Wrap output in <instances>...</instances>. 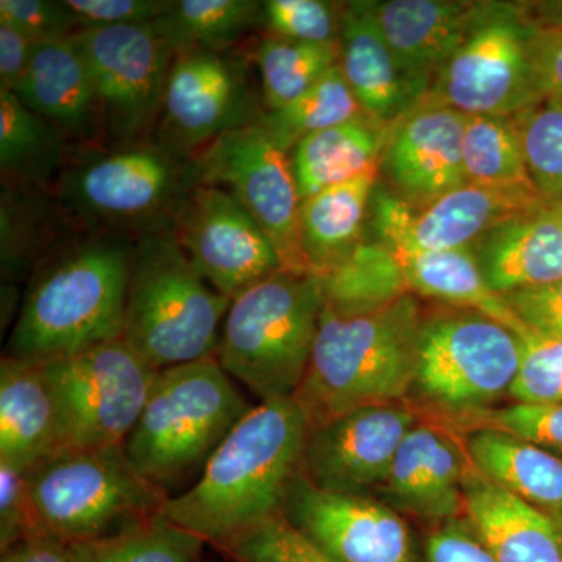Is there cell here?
<instances>
[{"instance_id":"cell-1","label":"cell","mask_w":562,"mask_h":562,"mask_svg":"<svg viewBox=\"0 0 562 562\" xmlns=\"http://www.w3.org/2000/svg\"><path fill=\"white\" fill-rule=\"evenodd\" d=\"M312 431L295 398L258 403L214 452L201 479L162 516L220 547L279 516Z\"/></svg>"},{"instance_id":"cell-2","label":"cell","mask_w":562,"mask_h":562,"mask_svg":"<svg viewBox=\"0 0 562 562\" xmlns=\"http://www.w3.org/2000/svg\"><path fill=\"white\" fill-rule=\"evenodd\" d=\"M135 241L77 233L33 271L3 357L47 364L122 339Z\"/></svg>"},{"instance_id":"cell-3","label":"cell","mask_w":562,"mask_h":562,"mask_svg":"<svg viewBox=\"0 0 562 562\" xmlns=\"http://www.w3.org/2000/svg\"><path fill=\"white\" fill-rule=\"evenodd\" d=\"M424 317L414 294L362 316L322 310L312 361L294 397L312 428L362 406L406 402Z\"/></svg>"},{"instance_id":"cell-4","label":"cell","mask_w":562,"mask_h":562,"mask_svg":"<svg viewBox=\"0 0 562 562\" xmlns=\"http://www.w3.org/2000/svg\"><path fill=\"white\" fill-rule=\"evenodd\" d=\"M198 184L194 157L150 138L77 151L52 192L77 233L138 241L172 231Z\"/></svg>"},{"instance_id":"cell-5","label":"cell","mask_w":562,"mask_h":562,"mask_svg":"<svg viewBox=\"0 0 562 562\" xmlns=\"http://www.w3.org/2000/svg\"><path fill=\"white\" fill-rule=\"evenodd\" d=\"M251 408L216 358L162 369L125 452L150 483L177 497L201 479L211 457Z\"/></svg>"},{"instance_id":"cell-6","label":"cell","mask_w":562,"mask_h":562,"mask_svg":"<svg viewBox=\"0 0 562 562\" xmlns=\"http://www.w3.org/2000/svg\"><path fill=\"white\" fill-rule=\"evenodd\" d=\"M522 353V335L487 314L453 306L425 314L406 403L462 435L509 397Z\"/></svg>"},{"instance_id":"cell-7","label":"cell","mask_w":562,"mask_h":562,"mask_svg":"<svg viewBox=\"0 0 562 562\" xmlns=\"http://www.w3.org/2000/svg\"><path fill=\"white\" fill-rule=\"evenodd\" d=\"M231 305L195 271L172 231L135 241L122 339L155 371L216 358Z\"/></svg>"},{"instance_id":"cell-8","label":"cell","mask_w":562,"mask_h":562,"mask_svg":"<svg viewBox=\"0 0 562 562\" xmlns=\"http://www.w3.org/2000/svg\"><path fill=\"white\" fill-rule=\"evenodd\" d=\"M322 310L316 276L273 273L233 299L216 360L260 402L294 398L312 361Z\"/></svg>"},{"instance_id":"cell-9","label":"cell","mask_w":562,"mask_h":562,"mask_svg":"<svg viewBox=\"0 0 562 562\" xmlns=\"http://www.w3.org/2000/svg\"><path fill=\"white\" fill-rule=\"evenodd\" d=\"M43 530L66 546L101 541L158 519L169 495L124 446L65 447L27 472Z\"/></svg>"},{"instance_id":"cell-10","label":"cell","mask_w":562,"mask_h":562,"mask_svg":"<svg viewBox=\"0 0 562 562\" xmlns=\"http://www.w3.org/2000/svg\"><path fill=\"white\" fill-rule=\"evenodd\" d=\"M535 31L527 7L486 2L471 35L436 74L424 101L462 114L502 117L541 102L531 55Z\"/></svg>"},{"instance_id":"cell-11","label":"cell","mask_w":562,"mask_h":562,"mask_svg":"<svg viewBox=\"0 0 562 562\" xmlns=\"http://www.w3.org/2000/svg\"><path fill=\"white\" fill-rule=\"evenodd\" d=\"M72 38L90 69L102 147L154 138L176 57L154 22L83 27Z\"/></svg>"},{"instance_id":"cell-12","label":"cell","mask_w":562,"mask_h":562,"mask_svg":"<svg viewBox=\"0 0 562 562\" xmlns=\"http://www.w3.org/2000/svg\"><path fill=\"white\" fill-rule=\"evenodd\" d=\"M63 442L76 449L124 446L158 371L124 339L99 344L43 364Z\"/></svg>"},{"instance_id":"cell-13","label":"cell","mask_w":562,"mask_h":562,"mask_svg":"<svg viewBox=\"0 0 562 562\" xmlns=\"http://www.w3.org/2000/svg\"><path fill=\"white\" fill-rule=\"evenodd\" d=\"M194 158L199 183L235 195L271 239L284 269L310 273L302 254V199L291 155L260 122L225 133Z\"/></svg>"},{"instance_id":"cell-14","label":"cell","mask_w":562,"mask_h":562,"mask_svg":"<svg viewBox=\"0 0 562 562\" xmlns=\"http://www.w3.org/2000/svg\"><path fill=\"white\" fill-rule=\"evenodd\" d=\"M281 516L335 562H424L406 517L372 495L321 490L299 473Z\"/></svg>"},{"instance_id":"cell-15","label":"cell","mask_w":562,"mask_h":562,"mask_svg":"<svg viewBox=\"0 0 562 562\" xmlns=\"http://www.w3.org/2000/svg\"><path fill=\"white\" fill-rule=\"evenodd\" d=\"M262 113L241 61L216 52H181L169 70L154 139L195 157L225 133L254 124Z\"/></svg>"},{"instance_id":"cell-16","label":"cell","mask_w":562,"mask_h":562,"mask_svg":"<svg viewBox=\"0 0 562 562\" xmlns=\"http://www.w3.org/2000/svg\"><path fill=\"white\" fill-rule=\"evenodd\" d=\"M195 271L228 299L286 271L279 251L231 192L199 183L172 227Z\"/></svg>"},{"instance_id":"cell-17","label":"cell","mask_w":562,"mask_h":562,"mask_svg":"<svg viewBox=\"0 0 562 562\" xmlns=\"http://www.w3.org/2000/svg\"><path fill=\"white\" fill-rule=\"evenodd\" d=\"M547 209L536 191L465 183L427 209L413 211L376 183L371 228L376 241L425 250L473 249L506 222Z\"/></svg>"},{"instance_id":"cell-18","label":"cell","mask_w":562,"mask_h":562,"mask_svg":"<svg viewBox=\"0 0 562 562\" xmlns=\"http://www.w3.org/2000/svg\"><path fill=\"white\" fill-rule=\"evenodd\" d=\"M420 420L406 402L362 406L333 417L310 431L301 473L321 490L373 497L403 439Z\"/></svg>"},{"instance_id":"cell-19","label":"cell","mask_w":562,"mask_h":562,"mask_svg":"<svg viewBox=\"0 0 562 562\" xmlns=\"http://www.w3.org/2000/svg\"><path fill=\"white\" fill-rule=\"evenodd\" d=\"M471 469L460 432L422 419L403 439L373 497L427 527L462 519L465 480Z\"/></svg>"},{"instance_id":"cell-20","label":"cell","mask_w":562,"mask_h":562,"mask_svg":"<svg viewBox=\"0 0 562 562\" xmlns=\"http://www.w3.org/2000/svg\"><path fill=\"white\" fill-rule=\"evenodd\" d=\"M462 132L464 114L425 101L392 125L380 165L392 194L420 211L464 187Z\"/></svg>"},{"instance_id":"cell-21","label":"cell","mask_w":562,"mask_h":562,"mask_svg":"<svg viewBox=\"0 0 562 562\" xmlns=\"http://www.w3.org/2000/svg\"><path fill=\"white\" fill-rule=\"evenodd\" d=\"M338 65L366 117L384 131L417 109L431 90L395 57L376 22L375 2L346 3Z\"/></svg>"},{"instance_id":"cell-22","label":"cell","mask_w":562,"mask_h":562,"mask_svg":"<svg viewBox=\"0 0 562 562\" xmlns=\"http://www.w3.org/2000/svg\"><path fill=\"white\" fill-rule=\"evenodd\" d=\"M16 95L54 124L77 151L102 147L90 69L72 36L33 46Z\"/></svg>"},{"instance_id":"cell-23","label":"cell","mask_w":562,"mask_h":562,"mask_svg":"<svg viewBox=\"0 0 562 562\" xmlns=\"http://www.w3.org/2000/svg\"><path fill=\"white\" fill-rule=\"evenodd\" d=\"M486 2L386 0L375 2L384 40L403 68L432 85L482 18Z\"/></svg>"},{"instance_id":"cell-24","label":"cell","mask_w":562,"mask_h":562,"mask_svg":"<svg viewBox=\"0 0 562 562\" xmlns=\"http://www.w3.org/2000/svg\"><path fill=\"white\" fill-rule=\"evenodd\" d=\"M464 519L497 562H562L558 524L473 465L465 480Z\"/></svg>"},{"instance_id":"cell-25","label":"cell","mask_w":562,"mask_h":562,"mask_svg":"<svg viewBox=\"0 0 562 562\" xmlns=\"http://www.w3.org/2000/svg\"><path fill=\"white\" fill-rule=\"evenodd\" d=\"M497 294L547 286L562 279V211L541 209L495 228L473 247Z\"/></svg>"},{"instance_id":"cell-26","label":"cell","mask_w":562,"mask_h":562,"mask_svg":"<svg viewBox=\"0 0 562 562\" xmlns=\"http://www.w3.org/2000/svg\"><path fill=\"white\" fill-rule=\"evenodd\" d=\"M65 449L60 417L43 366L0 361V462L31 472Z\"/></svg>"},{"instance_id":"cell-27","label":"cell","mask_w":562,"mask_h":562,"mask_svg":"<svg viewBox=\"0 0 562 562\" xmlns=\"http://www.w3.org/2000/svg\"><path fill=\"white\" fill-rule=\"evenodd\" d=\"M461 436L475 471L562 527V458L492 428Z\"/></svg>"},{"instance_id":"cell-28","label":"cell","mask_w":562,"mask_h":562,"mask_svg":"<svg viewBox=\"0 0 562 562\" xmlns=\"http://www.w3.org/2000/svg\"><path fill=\"white\" fill-rule=\"evenodd\" d=\"M401 261L409 292L453 308L475 310L524 335L528 330L503 295L492 291L473 249L425 250L384 244Z\"/></svg>"},{"instance_id":"cell-29","label":"cell","mask_w":562,"mask_h":562,"mask_svg":"<svg viewBox=\"0 0 562 562\" xmlns=\"http://www.w3.org/2000/svg\"><path fill=\"white\" fill-rule=\"evenodd\" d=\"M379 173H366L302 201L301 244L317 279L341 265L366 239Z\"/></svg>"},{"instance_id":"cell-30","label":"cell","mask_w":562,"mask_h":562,"mask_svg":"<svg viewBox=\"0 0 562 562\" xmlns=\"http://www.w3.org/2000/svg\"><path fill=\"white\" fill-rule=\"evenodd\" d=\"M386 133L361 117L302 139L290 154L302 201L366 173L380 172Z\"/></svg>"},{"instance_id":"cell-31","label":"cell","mask_w":562,"mask_h":562,"mask_svg":"<svg viewBox=\"0 0 562 562\" xmlns=\"http://www.w3.org/2000/svg\"><path fill=\"white\" fill-rule=\"evenodd\" d=\"M69 140L49 121L25 106L14 92L0 90L2 184L52 190L72 158Z\"/></svg>"},{"instance_id":"cell-32","label":"cell","mask_w":562,"mask_h":562,"mask_svg":"<svg viewBox=\"0 0 562 562\" xmlns=\"http://www.w3.org/2000/svg\"><path fill=\"white\" fill-rule=\"evenodd\" d=\"M76 232L66 220L52 190L2 184L0 238L3 279L33 273L47 257ZM77 235V232H76Z\"/></svg>"},{"instance_id":"cell-33","label":"cell","mask_w":562,"mask_h":562,"mask_svg":"<svg viewBox=\"0 0 562 562\" xmlns=\"http://www.w3.org/2000/svg\"><path fill=\"white\" fill-rule=\"evenodd\" d=\"M319 281L324 310L342 317L379 312L412 294L401 261L376 239L366 238Z\"/></svg>"},{"instance_id":"cell-34","label":"cell","mask_w":562,"mask_h":562,"mask_svg":"<svg viewBox=\"0 0 562 562\" xmlns=\"http://www.w3.org/2000/svg\"><path fill=\"white\" fill-rule=\"evenodd\" d=\"M260 22L262 2L255 0H177L154 25L176 55L227 54Z\"/></svg>"},{"instance_id":"cell-35","label":"cell","mask_w":562,"mask_h":562,"mask_svg":"<svg viewBox=\"0 0 562 562\" xmlns=\"http://www.w3.org/2000/svg\"><path fill=\"white\" fill-rule=\"evenodd\" d=\"M361 117H366L364 111L336 65L301 98L283 109L265 111L258 122L291 154L302 139Z\"/></svg>"},{"instance_id":"cell-36","label":"cell","mask_w":562,"mask_h":562,"mask_svg":"<svg viewBox=\"0 0 562 562\" xmlns=\"http://www.w3.org/2000/svg\"><path fill=\"white\" fill-rule=\"evenodd\" d=\"M462 168L471 184L535 191L513 117L464 114Z\"/></svg>"},{"instance_id":"cell-37","label":"cell","mask_w":562,"mask_h":562,"mask_svg":"<svg viewBox=\"0 0 562 562\" xmlns=\"http://www.w3.org/2000/svg\"><path fill=\"white\" fill-rule=\"evenodd\" d=\"M266 111L283 109L322 79L339 61V44L299 43L262 36L255 50Z\"/></svg>"},{"instance_id":"cell-38","label":"cell","mask_w":562,"mask_h":562,"mask_svg":"<svg viewBox=\"0 0 562 562\" xmlns=\"http://www.w3.org/2000/svg\"><path fill=\"white\" fill-rule=\"evenodd\" d=\"M206 542L165 516L101 541L70 543V562H201Z\"/></svg>"},{"instance_id":"cell-39","label":"cell","mask_w":562,"mask_h":562,"mask_svg":"<svg viewBox=\"0 0 562 562\" xmlns=\"http://www.w3.org/2000/svg\"><path fill=\"white\" fill-rule=\"evenodd\" d=\"M513 120L536 194L547 209L562 211V101L542 99Z\"/></svg>"},{"instance_id":"cell-40","label":"cell","mask_w":562,"mask_h":562,"mask_svg":"<svg viewBox=\"0 0 562 562\" xmlns=\"http://www.w3.org/2000/svg\"><path fill=\"white\" fill-rule=\"evenodd\" d=\"M346 3L327 0H266L262 21L269 33L299 43L339 44Z\"/></svg>"},{"instance_id":"cell-41","label":"cell","mask_w":562,"mask_h":562,"mask_svg":"<svg viewBox=\"0 0 562 562\" xmlns=\"http://www.w3.org/2000/svg\"><path fill=\"white\" fill-rule=\"evenodd\" d=\"M214 550L231 562H335L294 530L281 514Z\"/></svg>"},{"instance_id":"cell-42","label":"cell","mask_w":562,"mask_h":562,"mask_svg":"<svg viewBox=\"0 0 562 562\" xmlns=\"http://www.w3.org/2000/svg\"><path fill=\"white\" fill-rule=\"evenodd\" d=\"M524 353L509 398L517 403L562 405V339L527 330Z\"/></svg>"},{"instance_id":"cell-43","label":"cell","mask_w":562,"mask_h":562,"mask_svg":"<svg viewBox=\"0 0 562 562\" xmlns=\"http://www.w3.org/2000/svg\"><path fill=\"white\" fill-rule=\"evenodd\" d=\"M475 428L509 432L562 458V405L513 402L484 414L471 430Z\"/></svg>"},{"instance_id":"cell-44","label":"cell","mask_w":562,"mask_h":562,"mask_svg":"<svg viewBox=\"0 0 562 562\" xmlns=\"http://www.w3.org/2000/svg\"><path fill=\"white\" fill-rule=\"evenodd\" d=\"M46 535L27 473L0 462V552L14 543Z\"/></svg>"},{"instance_id":"cell-45","label":"cell","mask_w":562,"mask_h":562,"mask_svg":"<svg viewBox=\"0 0 562 562\" xmlns=\"http://www.w3.org/2000/svg\"><path fill=\"white\" fill-rule=\"evenodd\" d=\"M0 22L13 25L33 44L66 40L81 29L66 0H0Z\"/></svg>"},{"instance_id":"cell-46","label":"cell","mask_w":562,"mask_h":562,"mask_svg":"<svg viewBox=\"0 0 562 562\" xmlns=\"http://www.w3.org/2000/svg\"><path fill=\"white\" fill-rule=\"evenodd\" d=\"M420 549L424 562H497L464 517L428 525Z\"/></svg>"},{"instance_id":"cell-47","label":"cell","mask_w":562,"mask_h":562,"mask_svg":"<svg viewBox=\"0 0 562 562\" xmlns=\"http://www.w3.org/2000/svg\"><path fill=\"white\" fill-rule=\"evenodd\" d=\"M83 27L147 24L171 7L168 0H66Z\"/></svg>"},{"instance_id":"cell-48","label":"cell","mask_w":562,"mask_h":562,"mask_svg":"<svg viewBox=\"0 0 562 562\" xmlns=\"http://www.w3.org/2000/svg\"><path fill=\"white\" fill-rule=\"evenodd\" d=\"M505 299L528 330L562 339V279L547 286L513 292Z\"/></svg>"},{"instance_id":"cell-49","label":"cell","mask_w":562,"mask_h":562,"mask_svg":"<svg viewBox=\"0 0 562 562\" xmlns=\"http://www.w3.org/2000/svg\"><path fill=\"white\" fill-rule=\"evenodd\" d=\"M532 66L543 99L562 101V27L536 25L531 41Z\"/></svg>"},{"instance_id":"cell-50","label":"cell","mask_w":562,"mask_h":562,"mask_svg":"<svg viewBox=\"0 0 562 562\" xmlns=\"http://www.w3.org/2000/svg\"><path fill=\"white\" fill-rule=\"evenodd\" d=\"M33 46L24 33L0 22V90L20 91L31 63Z\"/></svg>"},{"instance_id":"cell-51","label":"cell","mask_w":562,"mask_h":562,"mask_svg":"<svg viewBox=\"0 0 562 562\" xmlns=\"http://www.w3.org/2000/svg\"><path fill=\"white\" fill-rule=\"evenodd\" d=\"M0 562H70L68 546L49 535L33 536L2 552Z\"/></svg>"},{"instance_id":"cell-52","label":"cell","mask_w":562,"mask_h":562,"mask_svg":"<svg viewBox=\"0 0 562 562\" xmlns=\"http://www.w3.org/2000/svg\"><path fill=\"white\" fill-rule=\"evenodd\" d=\"M560 530H561V538H562V527L560 528Z\"/></svg>"},{"instance_id":"cell-53","label":"cell","mask_w":562,"mask_h":562,"mask_svg":"<svg viewBox=\"0 0 562 562\" xmlns=\"http://www.w3.org/2000/svg\"><path fill=\"white\" fill-rule=\"evenodd\" d=\"M202 562V561H201Z\"/></svg>"}]
</instances>
